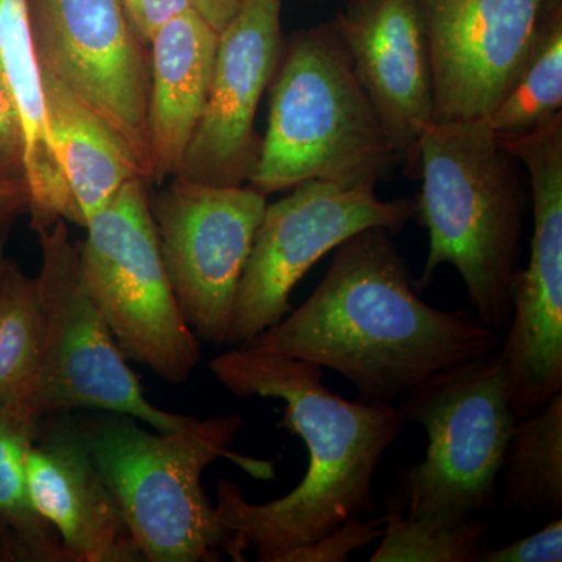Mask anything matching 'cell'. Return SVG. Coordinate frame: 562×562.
Masks as SVG:
<instances>
[{"instance_id":"ac0fdd59","label":"cell","mask_w":562,"mask_h":562,"mask_svg":"<svg viewBox=\"0 0 562 562\" xmlns=\"http://www.w3.org/2000/svg\"><path fill=\"white\" fill-rule=\"evenodd\" d=\"M0 65L20 109L25 138V183L33 232L69 221L85 227L49 135L43 74L33 49L27 0H0Z\"/></svg>"},{"instance_id":"7c38bea8","label":"cell","mask_w":562,"mask_h":562,"mask_svg":"<svg viewBox=\"0 0 562 562\" xmlns=\"http://www.w3.org/2000/svg\"><path fill=\"white\" fill-rule=\"evenodd\" d=\"M266 205V195L251 187H211L177 177L149 198L173 295L198 338L231 342L239 281Z\"/></svg>"},{"instance_id":"d4e9b609","label":"cell","mask_w":562,"mask_h":562,"mask_svg":"<svg viewBox=\"0 0 562 562\" xmlns=\"http://www.w3.org/2000/svg\"><path fill=\"white\" fill-rule=\"evenodd\" d=\"M383 531L384 517L368 522H362L361 517H353L316 542L292 550L283 562H346L355 550L380 541Z\"/></svg>"},{"instance_id":"9a60e30c","label":"cell","mask_w":562,"mask_h":562,"mask_svg":"<svg viewBox=\"0 0 562 562\" xmlns=\"http://www.w3.org/2000/svg\"><path fill=\"white\" fill-rule=\"evenodd\" d=\"M333 25L395 154L417 176L420 139L435 122L430 49L419 0H349Z\"/></svg>"},{"instance_id":"cb8c5ba5","label":"cell","mask_w":562,"mask_h":562,"mask_svg":"<svg viewBox=\"0 0 562 562\" xmlns=\"http://www.w3.org/2000/svg\"><path fill=\"white\" fill-rule=\"evenodd\" d=\"M486 525L465 519L439 524L405 516L387 498L384 531L371 562H476L486 550Z\"/></svg>"},{"instance_id":"e0dca14e","label":"cell","mask_w":562,"mask_h":562,"mask_svg":"<svg viewBox=\"0 0 562 562\" xmlns=\"http://www.w3.org/2000/svg\"><path fill=\"white\" fill-rule=\"evenodd\" d=\"M220 32L194 9L166 22L150 41V183L179 172L205 109Z\"/></svg>"},{"instance_id":"7a4b0ae2","label":"cell","mask_w":562,"mask_h":562,"mask_svg":"<svg viewBox=\"0 0 562 562\" xmlns=\"http://www.w3.org/2000/svg\"><path fill=\"white\" fill-rule=\"evenodd\" d=\"M217 382L236 397L284 403L279 427L301 436L308 471L290 494L250 503L238 484L217 483V519L231 536L227 554L244 561L283 562L297 547L353 519L375 513L373 476L405 419L391 403L350 402L324 384L314 362L236 347L210 361Z\"/></svg>"},{"instance_id":"f1b7e54d","label":"cell","mask_w":562,"mask_h":562,"mask_svg":"<svg viewBox=\"0 0 562 562\" xmlns=\"http://www.w3.org/2000/svg\"><path fill=\"white\" fill-rule=\"evenodd\" d=\"M192 9L209 22L216 32H222L225 25L236 16L244 0H191Z\"/></svg>"},{"instance_id":"d6986e66","label":"cell","mask_w":562,"mask_h":562,"mask_svg":"<svg viewBox=\"0 0 562 562\" xmlns=\"http://www.w3.org/2000/svg\"><path fill=\"white\" fill-rule=\"evenodd\" d=\"M43 90L52 147L87 227L127 181L140 179L139 169L114 133L66 88L43 76Z\"/></svg>"},{"instance_id":"2e32d148","label":"cell","mask_w":562,"mask_h":562,"mask_svg":"<svg viewBox=\"0 0 562 562\" xmlns=\"http://www.w3.org/2000/svg\"><path fill=\"white\" fill-rule=\"evenodd\" d=\"M25 468L33 506L60 536L72 562L144 561L69 413L41 417Z\"/></svg>"},{"instance_id":"277c9868","label":"cell","mask_w":562,"mask_h":562,"mask_svg":"<svg viewBox=\"0 0 562 562\" xmlns=\"http://www.w3.org/2000/svg\"><path fill=\"white\" fill-rule=\"evenodd\" d=\"M77 422L146 562H213L227 554L231 536L202 486L214 461L228 458L272 476V464L232 452L239 416L194 417L166 432L147 431L135 417L116 413Z\"/></svg>"},{"instance_id":"1f68e13d","label":"cell","mask_w":562,"mask_h":562,"mask_svg":"<svg viewBox=\"0 0 562 562\" xmlns=\"http://www.w3.org/2000/svg\"><path fill=\"white\" fill-rule=\"evenodd\" d=\"M5 238L7 236H3V238H0V279H2V271H3V265H5V255H3V247H5Z\"/></svg>"},{"instance_id":"4fadbf2b","label":"cell","mask_w":562,"mask_h":562,"mask_svg":"<svg viewBox=\"0 0 562 562\" xmlns=\"http://www.w3.org/2000/svg\"><path fill=\"white\" fill-rule=\"evenodd\" d=\"M281 3L283 0H244L220 32L205 109L177 179L211 187L249 183L262 143L255 117L286 44Z\"/></svg>"},{"instance_id":"6da1fadb","label":"cell","mask_w":562,"mask_h":562,"mask_svg":"<svg viewBox=\"0 0 562 562\" xmlns=\"http://www.w3.org/2000/svg\"><path fill=\"white\" fill-rule=\"evenodd\" d=\"M391 235L371 227L346 239L308 301L241 349L331 369L369 403L405 397L435 373L501 349L475 314L422 301Z\"/></svg>"},{"instance_id":"52a82bcc","label":"cell","mask_w":562,"mask_h":562,"mask_svg":"<svg viewBox=\"0 0 562 562\" xmlns=\"http://www.w3.org/2000/svg\"><path fill=\"white\" fill-rule=\"evenodd\" d=\"M85 228L81 277L122 353L165 382H187L201 349L173 295L146 181H127Z\"/></svg>"},{"instance_id":"ba28073f","label":"cell","mask_w":562,"mask_h":562,"mask_svg":"<svg viewBox=\"0 0 562 562\" xmlns=\"http://www.w3.org/2000/svg\"><path fill=\"white\" fill-rule=\"evenodd\" d=\"M41 247L38 283L41 353L33 412L44 417L74 409H101L176 431L194 417L162 412L144 395L101 310L83 283L79 246L65 221L36 232Z\"/></svg>"},{"instance_id":"f546056e","label":"cell","mask_w":562,"mask_h":562,"mask_svg":"<svg viewBox=\"0 0 562 562\" xmlns=\"http://www.w3.org/2000/svg\"><path fill=\"white\" fill-rule=\"evenodd\" d=\"M27 209V183L24 180L0 181V211L21 214Z\"/></svg>"},{"instance_id":"4316f807","label":"cell","mask_w":562,"mask_h":562,"mask_svg":"<svg viewBox=\"0 0 562 562\" xmlns=\"http://www.w3.org/2000/svg\"><path fill=\"white\" fill-rule=\"evenodd\" d=\"M482 562H561L562 520L560 517L535 535L525 536L501 549L484 550Z\"/></svg>"},{"instance_id":"7402d4cb","label":"cell","mask_w":562,"mask_h":562,"mask_svg":"<svg viewBox=\"0 0 562 562\" xmlns=\"http://www.w3.org/2000/svg\"><path fill=\"white\" fill-rule=\"evenodd\" d=\"M562 114V0H546L519 77L487 125L498 138L546 127Z\"/></svg>"},{"instance_id":"4dcf8cb0","label":"cell","mask_w":562,"mask_h":562,"mask_svg":"<svg viewBox=\"0 0 562 562\" xmlns=\"http://www.w3.org/2000/svg\"><path fill=\"white\" fill-rule=\"evenodd\" d=\"M20 216V213H5V211H0V238L7 236L9 233L11 224L16 217Z\"/></svg>"},{"instance_id":"44dd1931","label":"cell","mask_w":562,"mask_h":562,"mask_svg":"<svg viewBox=\"0 0 562 562\" xmlns=\"http://www.w3.org/2000/svg\"><path fill=\"white\" fill-rule=\"evenodd\" d=\"M498 486L514 509L553 517L562 512V392L517 419Z\"/></svg>"},{"instance_id":"83f0119b","label":"cell","mask_w":562,"mask_h":562,"mask_svg":"<svg viewBox=\"0 0 562 562\" xmlns=\"http://www.w3.org/2000/svg\"><path fill=\"white\" fill-rule=\"evenodd\" d=\"M133 31L150 46V41L160 27L192 9L191 0H121Z\"/></svg>"},{"instance_id":"603a6c76","label":"cell","mask_w":562,"mask_h":562,"mask_svg":"<svg viewBox=\"0 0 562 562\" xmlns=\"http://www.w3.org/2000/svg\"><path fill=\"white\" fill-rule=\"evenodd\" d=\"M40 353L38 283L7 258L0 279V405L38 417L33 394Z\"/></svg>"},{"instance_id":"ffe728a7","label":"cell","mask_w":562,"mask_h":562,"mask_svg":"<svg viewBox=\"0 0 562 562\" xmlns=\"http://www.w3.org/2000/svg\"><path fill=\"white\" fill-rule=\"evenodd\" d=\"M38 428V417L0 405V546L10 560L72 562L29 492L25 465Z\"/></svg>"},{"instance_id":"30bf717a","label":"cell","mask_w":562,"mask_h":562,"mask_svg":"<svg viewBox=\"0 0 562 562\" xmlns=\"http://www.w3.org/2000/svg\"><path fill=\"white\" fill-rule=\"evenodd\" d=\"M41 74L114 133L150 183V50L121 0H27Z\"/></svg>"},{"instance_id":"d6a6232c","label":"cell","mask_w":562,"mask_h":562,"mask_svg":"<svg viewBox=\"0 0 562 562\" xmlns=\"http://www.w3.org/2000/svg\"><path fill=\"white\" fill-rule=\"evenodd\" d=\"M310 2H316V0H310Z\"/></svg>"},{"instance_id":"9c48e42d","label":"cell","mask_w":562,"mask_h":562,"mask_svg":"<svg viewBox=\"0 0 562 562\" xmlns=\"http://www.w3.org/2000/svg\"><path fill=\"white\" fill-rule=\"evenodd\" d=\"M414 217V199L380 201L375 183L344 188L306 180L266 205L239 281L228 344L241 347L283 319L299 281L350 236L371 227L398 233Z\"/></svg>"},{"instance_id":"484cf974","label":"cell","mask_w":562,"mask_h":562,"mask_svg":"<svg viewBox=\"0 0 562 562\" xmlns=\"http://www.w3.org/2000/svg\"><path fill=\"white\" fill-rule=\"evenodd\" d=\"M25 181V138L21 113L0 65V181Z\"/></svg>"},{"instance_id":"8fae6325","label":"cell","mask_w":562,"mask_h":562,"mask_svg":"<svg viewBox=\"0 0 562 562\" xmlns=\"http://www.w3.org/2000/svg\"><path fill=\"white\" fill-rule=\"evenodd\" d=\"M498 139L528 173L535 222L498 349L509 405L522 419L562 392V114L528 135Z\"/></svg>"},{"instance_id":"3957f363","label":"cell","mask_w":562,"mask_h":562,"mask_svg":"<svg viewBox=\"0 0 562 562\" xmlns=\"http://www.w3.org/2000/svg\"><path fill=\"white\" fill-rule=\"evenodd\" d=\"M517 165L486 120L431 122L420 139L414 220L430 241L417 288L452 265L475 316L497 333L512 319L527 209Z\"/></svg>"},{"instance_id":"8992f818","label":"cell","mask_w":562,"mask_h":562,"mask_svg":"<svg viewBox=\"0 0 562 562\" xmlns=\"http://www.w3.org/2000/svg\"><path fill=\"white\" fill-rule=\"evenodd\" d=\"M405 397L398 412L425 428L428 447L391 501L405 516L439 524L491 509L517 422L498 350L435 373Z\"/></svg>"},{"instance_id":"5bb4252c","label":"cell","mask_w":562,"mask_h":562,"mask_svg":"<svg viewBox=\"0 0 562 562\" xmlns=\"http://www.w3.org/2000/svg\"><path fill=\"white\" fill-rule=\"evenodd\" d=\"M546 0H419L435 122L487 120L530 50Z\"/></svg>"},{"instance_id":"5b68a950","label":"cell","mask_w":562,"mask_h":562,"mask_svg":"<svg viewBox=\"0 0 562 562\" xmlns=\"http://www.w3.org/2000/svg\"><path fill=\"white\" fill-rule=\"evenodd\" d=\"M397 161L333 22L295 32L272 79L250 187L266 198L306 180L360 187L376 183Z\"/></svg>"}]
</instances>
